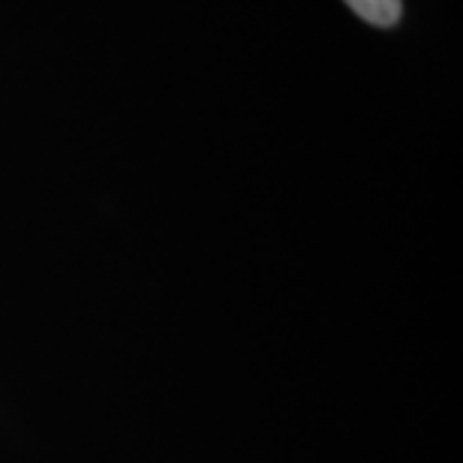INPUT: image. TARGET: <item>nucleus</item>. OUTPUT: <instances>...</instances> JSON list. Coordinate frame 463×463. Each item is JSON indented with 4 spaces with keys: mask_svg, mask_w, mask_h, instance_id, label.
<instances>
[{
    "mask_svg": "<svg viewBox=\"0 0 463 463\" xmlns=\"http://www.w3.org/2000/svg\"><path fill=\"white\" fill-rule=\"evenodd\" d=\"M346 4L352 13L379 27H392L401 18V0H346Z\"/></svg>",
    "mask_w": 463,
    "mask_h": 463,
    "instance_id": "obj_1",
    "label": "nucleus"
}]
</instances>
